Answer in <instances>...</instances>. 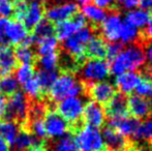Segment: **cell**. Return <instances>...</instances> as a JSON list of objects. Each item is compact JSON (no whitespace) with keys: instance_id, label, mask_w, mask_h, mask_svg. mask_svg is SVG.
I'll use <instances>...</instances> for the list:
<instances>
[{"instance_id":"cell-1","label":"cell","mask_w":152,"mask_h":151,"mask_svg":"<svg viewBox=\"0 0 152 151\" xmlns=\"http://www.w3.org/2000/svg\"><path fill=\"white\" fill-rule=\"evenodd\" d=\"M111 63L110 73L119 76L126 71H136L146 62V55L143 44L136 42L128 48L123 49Z\"/></svg>"},{"instance_id":"cell-2","label":"cell","mask_w":152,"mask_h":151,"mask_svg":"<svg viewBox=\"0 0 152 151\" xmlns=\"http://www.w3.org/2000/svg\"><path fill=\"white\" fill-rule=\"evenodd\" d=\"M48 94L50 101L55 104L65 97H77L81 94L87 95V87L81 81L78 82L74 74L61 73L52 85Z\"/></svg>"},{"instance_id":"cell-3","label":"cell","mask_w":152,"mask_h":151,"mask_svg":"<svg viewBox=\"0 0 152 151\" xmlns=\"http://www.w3.org/2000/svg\"><path fill=\"white\" fill-rule=\"evenodd\" d=\"M83 109V101L79 97L74 96L63 98L56 107L57 113L66 120L69 125V133L72 135H75L81 127L85 125L82 118Z\"/></svg>"},{"instance_id":"cell-4","label":"cell","mask_w":152,"mask_h":151,"mask_svg":"<svg viewBox=\"0 0 152 151\" xmlns=\"http://www.w3.org/2000/svg\"><path fill=\"white\" fill-rule=\"evenodd\" d=\"M94 30H96L94 27L87 26V25L79 29L76 33L63 40V52L70 55L80 63L84 64L87 59L85 56L86 44L93 35Z\"/></svg>"},{"instance_id":"cell-5","label":"cell","mask_w":152,"mask_h":151,"mask_svg":"<svg viewBox=\"0 0 152 151\" xmlns=\"http://www.w3.org/2000/svg\"><path fill=\"white\" fill-rule=\"evenodd\" d=\"M75 143L79 151H108L99 129L84 125L75 133Z\"/></svg>"},{"instance_id":"cell-6","label":"cell","mask_w":152,"mask_h":151,"mask_svg":"<svg viewBox=\"0 0 152 151\" xmlns=\"http://www.w3.org/2000/svg\"><path fill=\"white\" fill-rule=\"evenodd\" d=\"M78 73L81 75V82L88 86L108 78L110 75V65L104 59H89L85 61Z\"/></svg>"},{"instance_id":"cell-7","label":"cell","mask_w":152,"mask_h":151,"mask_svg":"<svg viewBox=\"0 0 152 151\" xmlns=\"http://www.w3.org/2000/svg\"><path fill=\"white\" fill-rule=\"evenodd\" d=\"M29 108V99L21 91H17L7 98L5 120L15 121L19 126L23 124L27 119Z\"/></svg>"},{"instance_id":"cell-8","label":"cell","mask_w":152,"mask_h":151,"mask_svg":"<svg viewBox=\"0 0 152 151\" xmlns=\"http://www.w3.org/2000/svg\"><path fill=\"white\" fill-rule=\"evenodd\" d=\"M86 25V18L82 12H78L70 19L57 23L54 31V33L56 34L55 37L59 40H65L66 38H68L70 35L76 33L79 29L83 28Z\"/></svg>"},{"instance_id":"cell-9","label":"cell","mask_w":152,"mask_h":151,"mask_svg":"<svg viewBox=\"0 0 152 151\" xmlns=\"http://www.w3.org/2000/svg\"><path fill=\"white\" fill-rule=\"evenodd\" d=\"M47 137L60 138L69 131V125L66 120L57 113L55 110H49L44 118Z\"/></svg>"},{"instance_id":"cell-10","label":"cell","mask_w":152,"mask_h":151,"mask_svg":"<svg viewBox=\"0 0 152 151\" xmlns=\"http://www.w3.org/2000/svg\"><path fill=\"white\" fill-rule=\"evenodd\" d=\"M121 25L122 21L120 15L116 12V9H112L99 25L102 38L111 42H117L119 39Z\"/></svg>"},{"instance_id":"cell-11","label":"cell","mask_w":152,"mask_h":151,"mask_svg":"<svg viewBox=\"0 0 152 151\" xmlns=\"http://www.w3.org/2000/svg\"><path fill=\"white\" fill-rule=\"evenodd\" d=\"M102 137L108 151H127L132 144L128 138L122 136L110 126L104 127Z\"/></svg>"},{"instance_id":"cell-12","label":"cell","mask_w":152,"mask_h":151,"mask_svg":"<svg viewBox=\"0 0 152 151\" xmlns=\"http://www.w3.org/2000/svg\"><path fill=\"white\" fill-rule=\"evenodd\" d=\"M79 12V6L75 2H66V3L56 4V5H52L46 9L45 8V12H46V17L50 22L59 23L62 21H65L67 19H70L75 14Z\"/></svg>"},{"instance_id":"cell-13","label":"cell","mask_w":152,"mask_h":151,"mask_svg":"<svg viewBox=\"0 0 152 151\" xmlns=\"http://www.w3.org/2000/svg\"><path fill=\"white\" fill-rule=\"evenodd\" d=\"M83 121L85 125L92 127L104 126L106 121V113H104V106L99 105L94 101H90L85 105L82 115Z\"/></svg>"},{"instance_id":"cell-14","label":"cell","mask_w":152,"mask_h":151,"mask_svg":"<svg viewBox=\"0 0 152 151\" xmlns=\"http://www.w3.org/2000/svg\"><path fill=\"white\" fill-rule=\"evenodd\" d=\"M87 87V95L90 96L94 101L99 105L104 106L109 103L111 98L116 93V88L114 85L109 82H97L88 85Z\"/></svg>"},{"instance_id":"cell-15","label":"cell","mask_w":152,"mask_h":151,"mask_svg":"<svg viewBox=\"0 0 152 151\" xmlns=\"http://www.w3.org/2000/svg\"><path fill=\"white\" fill-rule=\"evenodd\" d=\"M127 107L128 114L139 120H146L152 115V101L149 98H145L137 94H132L128 96Z\"/></svg>"},{"instance_id":"cell-16","label":"cell","mask_w":152,"mask_h":151,"mask_svg":"<svg viewBox=\"0 0 152 151\" xmlns=\"http://www.w3.org/2000/svg\"><path fill=\"white\" fill-rule=\"evenodd\" d=\"M141 124V120L132 116L118 117V118H111L108 126L114 128L119 133L126 138H134L138 128Z\"/></svg>"},{"instance_id":"cell-17","label":"cell","mask_w":152,"mask_h":151,"mask_svg":"<svg viewBox=\"0 0 152 151\" xmlns=\"http://www.w3.org/2000/svg\"><path fill=\"white\" fill-rule=\"evenodd\" d=\"M127 95L121 92H116L114 96L104 105V113L109 118H118V117L128 116Z\"/></svg>"},{"instance_id":"cell-18","label":"cell","mask_w":152,"mask_h":151,"mask_svg":"<svg viewBox=\"0 0 152 151\" xmlns=\"http://www.w3.org/2000/svg\"><path fill=\"white\" fill-rule=\"evenodd\" d=\"M141 80V74L136 71H126L117 76L115 84L119 92L125 95L132 94Z\"/></svg>"},{"instance_id":"cell-19","label":"cell","mask_w":152,"mask_h":151,"mask_svg":"<svg viewBox=\"0 0 152 151\" xmlns=\"http://www.w3.org/2000/svg\"><path fill=\"white\" fill-rule=\"evenodd\" d=\"M85 56L89 59H104L107 57V42L102 35H92L85 49Z\"/></svg>"},{"instance_id":"cell-20","label":"cell","mask_w":152,"mask_h":151,"mask_svg":"<svg viewBox=\"0 0 152 151\" xmlns=\"http://www.w3.org/2000/svg\"><path fill=\"white\" fill-rule=\"evenodd\" d=\"M18 61L12 48L8 44H0V73L10 75L17 69Z\"/></svg>"},{"instance_id":"cell-21","label":"cell","mask_w":152,"mask_h":151,"mask_svg":"<svg viewBox=\"0 0 152 151\" xmlns=\"http://www.w3.org/2000/svg\"><path fill=\"white\" fill-rule=\"evenodd\" d=\"M28 30L25 28L23 23L17 20L7 21L5 26V37L6 40L12 44H19L28 35Z\"/></svg>"},{"instance_id":"cell-22","label":"cell","mask_w":152,"mask_h":151,"mask_svg":"<svg viewBox=\"0 0 152 151\" xmlns=\"http://www.w3.org/2000/svg\"><path fill=\"white\" fill-rule=\"evenodd\" d=\"M44 12L45 7L42 6V4L38 3V2H31L30 4H28L27 12L22 21L25 28L28 31L32 30L34 28V26L42 19Z\"/></svg>"},{"instance_id":"cell-23","label":"cell","mask_w":152,"mask_h":151,"mask_svg":"<svg viewBox=\"0 0 152 151\" xmlns=\"http://www.w3.org/2000/svg\"><path fill=\"white\" fill-rule=\"evenodd\" d=\"M150 20V15L147 9H132L126 14L124 22L136 28H144Z\"/></svg>"},{"instance_id":"cell-24","label":"cell","mask_w":152,"mask_h":151,"mask_svg":"<svg viewBox=\"0 0 152 151\" xmlns=\"http://www.w3.org/2000/svg\"><path fill=\"white\" fill-rule=\"evenodd\" d=\"M34 77L37 80L42 93L46 95L51 89L52 85L55 83L56 79L58 78V73L56 71V69L55 71H47V69H39L34 74Z\"/></svg>"},{"instance_id":"cell-25","label":"cell","mask_w":152,"mask_h":151,"mask_svg":"<svg viewBox=\"0 0 152 151\" xmlns=\"http://www.w3.org/2000/svg\"><path fill=\"white\" fill-rule=\"evenodd\" d=\"M31 31H32L31 34L34 36V38H35V40H36V44H37V42H39V40L54 35L55 27H54V24H53L52 22H50L48 19L42 18V20L34 26V28L32 29Z\"/></svg>"},{"instance_id":"cell-26","label":"cell","mask_w":152,"mask_h":151,"mask_svg":"<svg viewBox=\"0 0 152 151\" xmlns=\"http://www.w3.org/2000/svg\"><path fill=\"white\" fill-rule=\"evenodd\" d=\"M141 74V80L137 85L136 91L137 95L145 97V98H151L152 97V73L146 69V71H142Z\"/></svg>"},{"instance_id":"cell-27","label":"cell","mask_w":152,"mask_h":151,"mask_svg":"<svg viewBox=\"0 0 152 151\" xmlns=\"http://www.w3.org/2000/svg\"><path fill=\"white\" fill-rule=\"evenodd\" d=\"M83 15L85 18H87L91 22V26L95 29L98 28V25L104 20L107 17V12L102 8L97 7L95 5H88L83 7Z\"/></svg>"},{"instance_id":"cell-28","label":"cell","mask_w":152,"mask_h":151,"mask_svg":"<svg viewBox=\"0 0 152 151\" xmlns=\"http://www.w3.org/2000/svg\"><path fill=\"white\" fill-rule=\"evenodd\" d=\"M19 129H20V126L15 121H0V136L7 142L10 146H12L14 144L15 139L19 133Z\"/></svg>"},{"instance_id":"cell-29","label":"cell","mask_w":152,"mask_h":151,"mask_svg":"<svg viewBox=\"0 0 152 151\" xmlns=\"http://www.w3.org/2000/svg\"><path fill=\"white\" fill-rule=\"evenodd\" d=\"M119 39H121L122 44H141V33L139 29L125 22H122L120 32H119Z\"/></svg>"},{"instance_id":"cell-30","label":"cell","mask_w":152,"mask_h":151,"mask_svg":"<svg viewBox=\"0 0 152 151\" xmlns=\"http://www.w3.org/2000/svg\"><path fill=\"white\" fill-rule=\"evenodd\" d=\"M35 141V138L30 131L20 128L15 142L12 144L15 151H26Z\"/></svg>"},{"instance_id":"cell-31","label":"cell","mask_w":152,"mask_h":151,"mask_svg":"<svg viewBox=\"0 0 152 151\" xmlns=\"http://www.w3.org/2000/svg\"><path fill=\"white\" fill-rule=\"evenodd\" d=\"M15 56L18 62H21L22 64H36L37 56L34 54V52L29 47H25L22 44H19L15 51Z\"/></svg>"},{"instance_id":"cell-32","label":"cell","mask_w":152,"mask_h":151,"mask_svg":"<svg viewBox=\"0 0 152 151\" xmlns=\"http://www.w3.org/2000/svg\"><path fill=\"white\" fill-rule=\"evenodd\" d=\"M19 83L12 75H4L0 78V93L4 96H10L18 91Z\"/></svg>"},{"instance_id":"cell-33","label":"cell","mask_w":152,"mask_h":151,"mask_svg":"<svg viewBox=\"0 0 152 151\" xmlns=\"http://www.w3.org/2000/svg\"><path fill=\"white\" fill-rule=\"evenodd\" d=\"M23 87H24V91L26 92L27 97L29 99H44V97L46 95L42 93V89H40L39 85H38L37 80L35 79V77H32L30 80H28L26 83L23 84Z\"/></svg>"},{"instance_id":"cell-34","label":"cell","mask_w":152,"mask_h":151,"mask_svg":"<svg viewBox=\"0 0 152 151\" xmlns=\"http://www.w3.org/2000/svg\"><path fill=\"white\" fill-rule=\"evenodd\" d=\"M58 60H59V51H56V52L40 56L39 58H37L36 63H38L42 69L55 71L58 67Z\"/></svg>"},{"instance_id":"cell-35","label":"cell","mask_w":152,"mask_h":151,"mask_svg":"<svg viewBox=\"0 0 152 151\" xmlns=\"http://www.w3.org/2000/svg\"><path fill=\"white\" fill-rule=\"evenodd\" d=\"M36 44H37L38 48V55L42 56V55L56 52L57 48H58V39L54 35H52V36L46 37L44 39L37 42Z\"/></svg>"},{"instance_id":"cell-36","label":"cell","mask_w":152,"mask_h":151,"mask_svg":"<svg viewBox=\"0 0 152 151\" xmlns=\"http://www.w3.org/2000/svg\"><path fill=\"white\" fill-rule=\"evenodd\" d=\"M134 139L138 141H145L152 145V119H147L144 122H141Z\"/></svg>"},{"instance_id":"cell-37","label":"cell","mask_w":152,"mask_h":151,"mask_svg":"<svg viewBox=\"0 0 152 151\" xmlns=\"http://www.w3.org/2000/svg\"><path fill=\"white\" fill-rule=\"evenodd\" d=\"M35 74V65L33 64H22L17 69L16 77L18 83L24 84L28 80H30Z\"/></svg>"},{"instance_id":"cell-38","label":"cell","mask_w":152,"mask_h":151,"mask_svg":"<svg viewBox=\"0 0 152 151\" xmlns=\"http://www.w3.org/2000/svg\"><path fill=\"white\" fill-rule=\"evenodd\" d=\"M53 151H79L72 136L68 135L64 138H61L56 144Z\"/></svg>"},{"instance_id":"cell-39","label":"cell","mask_w":152,"mask_h":151,"mask_svg":"<svg viewBox=\"0 0 152 151\" xmlns=\"http://www.w3.org/2000/svg\"><path fill=\"white\" fill-rule=\"evenodd\" d=\"M122 50H123V44L122 42H110L109 44H107V57L110 60H113Z\"/></svg>"},{"instance_id":"cell-40","label":"cell","mask_w":152,"mask_h":151,"mask_svg":"<svg viewBox=\"0 0 152 151\" xmlns=\"http://www.w3.org/2000/svg\"><path fill=\"white\" fill-rule=\"evenodd\" d=\"M14 14V4L10 0H0V16L8 18Z\"/></svg>"},{"instance_id":"cell-41","label":"cell","mask_w":152,"mask_h":151,"mask_svg":"<svg viewBox=\"0 0 152 151\" xmlns=\"http://www.w3.org/2000/svg\"><path fill=\"white\" fill-rule=\"evenodd\" d=\"M26 151H49L48 144L45 140H36Z\"/></svg>"},{"instance_id":"cell-42","label":"cell","mask_w":152,"mask_h":151,"mask_svg":"<svg viewBox=\"0 0 152 151\" xmlns=\"http://www.w3.org/2000/svg\"><path fill=\"white\" fill-rule=\"evenodd\" d=\"M94 5L100 8H109L110 10L116 9V5L114 3V0H92Z\"/></svg>"},{"instance_id":"cell-43","label":"cell","mask_w":152,"mask_h":151,"mask_svg":"<svg viewBox=\"0 0 152 151\" xmlns=\"http://www.w3.org/2000/svg\"><path fill=\"white\" fill-rule=\"evenodd\" d=\"M146 50H145V55H146V61L148 62V69L150 73H152V39L149 40L146 44Z\"/></svg>"},{"instance_id":"cell-44","label":"cell","mask_w":152,"mask_h":151,"mask_svg":"<svg viewBox=\"0 0 152 151\" xmlns=\"http://www.w3.org/2000/svg\"><path fill=\"white\" fill-rule=\"evenodd\" d=\"M8 20H6V18L0 16V44H6L7 40L5 37V26Z\"/></svg>"},{"instance_id":"cell-45","label":"cell","mask_w":152,"mask_h":151,"mask_svg":"<svg viewBox=\"0 0 152 151\" xmlns=\"http://www.w3.org/2000/svg\"><path fill=\"white\" fill-rule=\"evenodd\" d=\"M6 107H7V98L4 95H0V121L5 120Z\"/></svg>"},{"instance_id":"cell-46","label":"cell","mask_w":152,"mask_h":151,"mask_svg":"<svg viewBox=\"0 0 152 151\" xmlns=\"http://www.w3.org/2000/svg\"><path fill=\"white\" fill-rule=\"evenodd\" d=\"M121 4L125 9L132 10L134 9L139 5V0H123V2Z\"/></svg>"},{"instance_id":"cell-47","label":"cell","mask_w":152,"mask_h":151,"mask_svg":"<svg viewBox=\"0 0 152 151\" xmlns=\"http://www.w3.org/2000/svg\"><path fill=\"white\" fill-rule=\"evenodd\" d=\"M139 5L142 9H148L152 7V0H139Z\"/></svg>"},{"instance_id":"cell-48","label":"cell","mask_w":152,"mask_h":151,"mask_svg":"<svg viewBox=\"0 0 152 151\" xmlns=\"http://www.w3.org/2000/svg\"><path fill=\"white\" fill-rule=\"evenodd\" d=\"M0 151H10L8 143L0 136Z\"/></svg>"},{"instance_id":"cell-49","label":"cell","mask_w":152,"mask_h":151,"mask_svg":"<svg viewBox=\"0 0 152 151\" xmlns=\"http://www.w3.org/2000/svg\"><path fill=\"white\" fill-rule=\"evenodd\" d=\"M77 1V4H78V6H82V7H84V6L88 5V4H90V2L92 0H76Z\"/></svg>"},{"instance_id":"cell-50","label":"cell","mask_w":152,"mask_h":151,"mask_svg":"<svg viewBox=\"0 0 152 151\" xmlns=\"http://www.w3.org/2000/svg\"><path fill=\"white\" fill-rule=\"evenodd\" d=\"M72 0H51V3H53V5L56 4H61V3H66V2H70Z\"/></svg>"},{"instance_id":"cell-51","label":"cell","mask_w":152,"mask_h":151,"mask_svg":"<svg viewBox=\"0 0 152 151\" xmlns=\"http://www.w3.org/2000/svg\"><path fill=\"white\" fill-rule=\"evenodd\" d=\"M122 2H123V0H114V3H115V5H118V4H121Z\"/></svg>"},{"instance_id":"cell-52","label":"cell","mask_w":152,"mask_h":151,"mask_svg":"<svg viewBox=\"0 0 152 151\" xmlns=\"http://www.w3.org/2000/svg\"><path fill=\"white\" fill-rule=\"evenodd\" d=\"M37 1H46V0H37Z\"/></svg>"},{"instance_id":"cell-53","label":"cell","mask_w":152,"mask_h":151,"mask_svg":"<svg viewBox=\"0 0 152 151\" xmlns=\"http://www.w3.org/2000/svg\"><path fill=\"white\" fill-rule=\"evenodd\" d=\"M130 147H132V146H130ZM130 147H129V149H128L127 151H130Z\"/></svg>"},{"instance_id":"cell-54","label":"cell","mask_w":152,"mask_h":151,"mask_svg":"<svg viewBox=\"0 0 152 151\" xmlns=\"http://www.w3.org/2000/svg\"><path fill=\"white\" fill-rule=\"evenodd\" d=\"M0 76H1V73H0Z\"/></svg>"}]
</instances>
